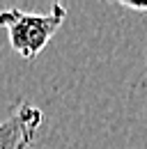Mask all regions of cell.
I'll return each instance as SVG.
<instances>
[{"mask_svg":"<svg viewBox=\"0 0 147 149\" xmlns=\"http://www.w3.org/2000/svg\"><path fill=\"white\" fill-rule=\"evenodd\" d=\"M64 19L67 7L62 2H53L46 14L9 7L0 12V28L7 30L9 46L16 55H21L23 60H35L62 28Z\"/></svg>","mask_w":147,"mask_h":149,"instance_id":"1","label":"cell"},{"mask_svg":"<svg viewBox=\"0 0 147 149\" xmlns=\"http://www.w3.org/2000/svg\"><path fill=\"white\" fill-rule=\"evenodd\" d=\"M44 112L28 101H16L0 122V149H28L37 138Z\"/></svg>","mask_w":147,"mask_h":149,"instance_id":"2","label":"cell"},{"mask_svg":"<svg viewBox=\"0 0 147 149\" xmlns=\"http://www.w3.org/2000/svg\"><path fill=\"white\" fill-rule=\"evenodd\" d=\"M117 5L131 12H147V2H117Z\"/></svg>","mask_w":147,"mask_h":149,"instance_id":"3","label":"cell"},{"mask_svg":"<svg viewBox=\"0 0 147 149\" xmlns=\"http://www.w3.org/2000/svg\"><path fill=\"white\" fill-rule=\"evenodd\" d=\"M145 80H147V76H145Z\"/></svg>","mask_w":147,"mask_h":149,"instance_id":"4","label":"cell"}]
</instances>
